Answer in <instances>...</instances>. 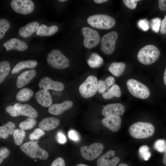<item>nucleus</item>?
Here are the masks:
<instances>
[{"mask_svg": "<svg viewBox=\"0 0 166 166\" xmlns=\"http://www.w3.org/2000/svg\"><path fill=\"white\" fill-rule=\"evenodd\" d=\"M128 131L131 136L134 138L144 139L152 136L155 128L150 123L138 122L132 124L129 127Z\"/></svg>", "mask_w": 166, "mask_h": 166, "instance_id": "f257e3e1", "label": "nucleus"}, {"mask_svg": "<svg viewBox=\"0 0 166 166\" xmlns=\"http://www.w3.org/2000/svg\"><path fill=\"white\" fill-rule=\"evenodd\" d=\"M160 52L159 49L153 45H146L139 51L137 57L140 62L148 65L155 62L159 58Z\"/></svg>", "mask_w": 166, "mask_h": 166, "instance_id": "f03ea898", "label": "nucleus"}, {"mask_svg": "<svg viewBox=\"0 0 166 166\" xmlns=\"http://www.w3.org/2000/svg\"><path fill=\"white\" fill-rule=\"evenodd\" d=\"M88 23L97 29L108 30L112 28L116 22L114 18L104 14H99L89 17L87 19Z\"/></svg>", "mask_w": 166, "mask_h": 166, "instance_id": "7ed1b4c3", "label": "nucleus"}, {"mask_svg": "<svg viewBox=\"0 0 166 166\" xmlns=\"http://www.w3.org/2000/svg\"><path fill=\"white\" fill-rule=\"evenodd\" d=\"M20 148L26 155L32 158L45 160L49 157L48 152L41 148L36 142L30 141L25 143L20 146Z\"/></svg>", "mask_w": 166, "mask_h": 166, "instance_id": "20e7f679", "label": "nucleus"}, {"mask_svg": "<svg viewBox=\"0 0 166 166\" xmlns=\"http://www.w3.org/2000/svg\"><path fill=\"white\" fill-rule=\"evenodd\" d=\"M47 61L52 67L59 69H64L69 66L70 60L60 50L54 49L48 54Z\"/></svg>", "mask_w": 166, "mask_h": 166, "instance_id": "39448f33", "label": "nucleus"}, {"mask_svg": "<svg viewBox=\"0 0 166 166\" xmlns=\"http://www.w3.org/2000/svg\"><path fill=\"white\" fill-rule=\"evenodd\" d=\"M127 88L129 93L136 97L145 99L150 95L148 88L139 81L134 79H130L127 82Z\"/></svg>", "mask_w": 166, "mask_h": 166, "instance_id": "423d86ee", "label": "nucleus"}, {"mask_svg": "<svg viewBox=\"0 0 166 166\" xmlns=\"http://www.w3.org/2000/svg\"><path fill=\"white\" fill-rule=\"evenodd\" d=\"M98 83L96 77L93 75L89 76L79 86L80 94L85 98L92 97L97 91Z\"/></svg>", "mask_w": 166, "mask_h": 166, "instance_id": "0eeeda50", "label": "nucleus"}, {"mask_svg": "<svg viewBox=\"0 0 166 166\" xmlns=\"http://www.w3.org/2000/svg\"><path fill=\"white\" fill-rule=\"evenodd\" d=\"M118 37L117 32L112 31L102 37L101 40V49L104 53L110 55L113 53Z\"/></svg>", "mask_w": 166, "mask_h": 166, "instance_id": "6e6552de", "label": "nucleus"}, {"mask_svg": "<svg viewBox=\"0 0 166 166\" xmlns=\"http://www.w3.org/2000/svg\"><path fill=\"white\" fill-rule=\"evenodd\" d=\"M103 145L100 143H95L89 146H83L80 148V153L82 157L88 160H94L102 152Z\"/></svg>", "mask_w": 166, "mask_h": 166, "instance_id": "1a4fd4ad", "label": "nucleus"}, {"mask_svg": "<svg viewBox=\"0 0 166 166\" xmlns=\"http://www.w3.org/2000/svg\"><path fill=\"white\" fill-rule=\"evenodd\" d=\"M82 32L84 37L83 45L86 48H92L99 42L100 37L97 30L89 27H83Z\"/></svg>", "mask_w": 166, "mask_h": 166, "instance_id": "9d476101", "label": "nucleus"}, {"mask_svg": "<svg viewBox=\"0 0 166 166\" xmlns=\"http://www.w3.org/2000/svg\"><path fill=\"white\" fill-rule=\"evenodd\" d=\"M10 5L15 12L23 14L31 13L34 8V4L31 0H13Z\"/></svg>", "mask_w": 166, "mask_h": 166, "instance_id": "9b49d317", "label": "nucleus"}, {"mask_svg": "<svg viewBox=\"0 0 166 166\" xmlns=\"http://www.w3.org/2000/svg\"><path fill=\"white\" fill-rule=\"evenodd\" d=\"M115 152L110 150L99 157L97 161V166H115L120 162V159L115 156Z\"/></svg>", "mask_w": 166, "mask_h": 166, "instance_id": "f8f14e48", "label": "nucleus"}, {"mask_svg": "<svg viewBox=\"0 0 166 166\" xmlns=\"http://www.w3.org/2000/svg\"><path fill=\"white\" fill-rule=\"evenodd\" d=\"M125 108L124 105L120 103L107 104L103 107L102 113L105 117L112 115L121 116L124 113Z\"/></svg>", "mask_w": 166, "mask_h": 166, "instance_id": "ddd939ff", "label": "nucleus"}, {"mask_svg": "<svg viewBox=\"0 0 166 166\" xmlns=\"http://www.w3.org/2000/svg\"><path fill=\"white\" fill-rule=\"evenodd\" d=\"M38 86L39 87L45 90H53L58 91H63L64 88L63 83L59 81H55L48 77H45L40 80Z\"/></svg>", "mask_w": 166, "mask_h": 166, "instance_id": "4468645a", "label": "nucleus"}, {"mask_svg": "<svg viewBox=\"0 0 166 166\" xmlns=\"http://www.w3.org/2000/svg\"><path fill=\"white\" fill-rule=\"evenodd\" d=\"M121 120L119 116L112 115L105 117L102 120L103 124L113 132L118 131L120 129Z\"/></svg>", "mask_w": 166, "mask_h": 166, "instance_id": "2eb2a0df", "label": "nucleus"}, {"mask_svg": "<svg viewBox=\"0 0 166 166\" xmlns=\"http://www.w3.org/2000/svg\"><path fill=\"white\" fill-rule=\"evenodd\" d=\"M73 105L70 100H66L60 103L51 105L48 108L49 113L53 115H59L71 108Z\"/></svg>", "mask_w": 166, "mask_h": 166, "instance_id": "dca6fc26", "label": "nucleus"}, {"mask_svg": "<svg viewBox=\"0 0 166 166\" xmlns=\"http://www.w3.org/2000/svg\"><path fill=\"white\" fill-rule=\"evenodd\" d=\"M6 51L16 49L19 51L26 50L28 48L26 43L22 41L17 38L9 39L3 44Z\"/></svg>", "mask_w": 166, "mask_h": 166, "instance_id": "f3484780", "label": "nucleus"}, {"mask_svg": "<svg viewBox=\"0 0 166 166\" xmlns=\"http://www.w3.org/2000/svg\"><path fill=\"white\" fill-rule=\"evenodd\" d=\"M35 98L37 102L45 107L50 106L52 102V98L49 92L47 90L41 89L35 94Z\"/></svg>", "mask_w": 166, "mask_h": 166, "instance_id": "a211bd4d", "label": "nucleus"}, {"mask_svg": "<svg viewBox=\"0 0 166 166\" xmlns=\"http://www.w3.org/2000/svg\"><path fill=\"white\" fill-rule=\"evenodd\" d=\"M60 123V120L54 117L45 118L39 123V128L43 131L52 130L58 126Z\"/></svg>", "mask_w": 166, "mask_h": 166, "instance_id": "6ab92c4d", "label": "nucleus"}, {"mask_svg": "<svg viewBox=\"0 0 166 166\" xmlns=\"http://www.w3.org/2000/svg\"><path fill=\"white\" fill-rule=\"evenodd\" d=\"M36 74V71L34 69L25 71L18 77L16 85L17 88H21L29 83Z\"/></svg>", "mask_w": 166, "mask_h": 166, "instance_id": "aec40b11", "label": "nucleus"}, {"mask_svg": "<svg viewBox=\"0 0 166 166\" xmlns=\"http://www.w3.org/2000/svg\"><path fill=\"white\" fill-rule=\"evenodd\" d=\"M39 27V23L38 22H32L21 28L19 30V34L22 37L27 38L37 31Z\"/></svg>", "mask_w": 166, "mask_h": 166, "instance_id": "412c9836", "label": "nucleus"}, {"mask_svg": "<svg viewBox=\"0 0 166 166\" xmlns=\"http://www.w3.org/2000/svg\"><path fill=\"white\" fill-rule=\"evenodd\" d=\"M19 111L20 115L30 118L34 119L38 116V113L36 110L28 104H21L19 108Z\"/></svg>", "mask_w": 166, "mask_h": 166, "instance_id": "4be33fe9", "label": "nucleus"}, {"mask_svg": "<svg viewBox=\"0 0 166 166\" xmlns=\"http://www.w3.org/2000/svg\"><path fill=\"white\" fill-rule=\"evenodd\" d=\"M58 30V27L56 25L48 27L42 24L38 28L36 34L40 36H50L56 33Z\"/></svg>", "mask_w": 166, "mask_h": 166, "instance_id": "5701e85b", "label": "nucleus"}, {"mask_svg": "<svg viewBox=\"0 0 166 166\" xmlns=\"http://www.w3.org/2000/svg\"><path fill=\"white\" fill-rule=\"evenodd\" d=\"M38 62L35 60H27L18 62L11 71L12 74H15L24 68H34L37 65Z\"/></svg>", "mask_w": 166, "mask_h": 166, "instance_id": "b1692460", "label": "nucleus"}, {"mask_svg": "<svg viewBox=\"0 0 166 166\" xmlns=\"http://www.w3.org/2000/svg\"><path fill=\"white\" fill-rule=\"evenodd\" d=\"M124 62H115L112 63L108 68L109 71L114 76L119 77L124 72L125 68Z\"/></svg>", "mask_w": 166, "mask_h": 166, "instance_id": "393cba45", "label": "nucleus"}, {"mask_svg": "<svg viewBox=\"0 0 166 166\" xmlns=\"http://www.w3.org/2000/svg\"><path fill=\"white\" fill-rule=\"evenodd\" d=\"M121 92L119 86L115 84L109 88L107 91L102 94V97L105 99H109L114 97H120Z\"/></svg>", "mask_w": 166, "mask_h": 166, "instance_id": "a878e982", "label": "nucleus"}, {"mask_svg": "<svg viewBox=\"0 0 166 166\" xmlns=\"http://www.w3.org/2000/svg\"><path fill=\"white\" fill-rule=\"evenodd\" d=\"M15 124L12 122H9L5 125L0 127V137L6 139L9 135H11L14 131Z\"/></svg>", "mask_w": 166, "mask_h": 166, "instance_id": "bb28decb", "label": "nucleus"}, {"mask_svg": "<svg viewBox=\"0 0 166 166\" xmlns=\"http://www.w3.org/2000/svg\"><path fill=\"white\" fill-rule=\"evenodd\" d=\"M34 94L33 91L28 88L21 89L16 95V100L19 101L24 102L28 101Z\"/></svg>", "mask_w": 166, "mask_h": 166, "instance_id": "cd10ccee", "label": "nucleus"}, {"mask_svg": "<svg viewBox=\"0 0 166 166\" xmlns=\"http://www.w3.org/2000/svg\"><path fill=\"white\" fill-rule=\"evenodd\" d=\"M87 62L90 67L92 68H96L100 67L102 65L103 60L102 58L97 53H93L87 61Z\"/></svg>", "mask_w": 166, "mask_h": 166, "instance_id": "c85d7f7f", "label": "nucleus"}, {"mask_svg": "<svg viewBox=\"0 0 166 166\" xmlns=\"http://www.w3.org/2000/svg\"><path fill=\"white\" fill-rule=\"evenodd\" d=\"M10 69L9 63L7 61H2L0 63V83L1 84L9 74Z\"/></svg>", "mask_w": 166, "mask_h": 166, "instance_id": "c756f323", "label": "nucleus"}, {"mask_svg": "<svg viewBox=\"0 0 166 166\" xmlns=\"http://www.w3.org/2000/svg\"><path fill=\"white\" fill-rule=\"evenodd\" d=\"M26 135L24 130L22 129H15L13 133L14 142L17 145L22 144Z\"/></svg>", "mask_w": 166, "mask_h": 166, "instance_id": "7c9ffc66", "label": "nucleus"}, {"mask_svg": "<svg viewBox=\"0 0 166 166\" xmlns=\"http://www.w3.org/2000/svg\"><path fill=\"white\" fill-rule=\"evenodd\" d=\"M36 124V120L32 118L29 117L20 123L19 127L23 130H30L33 128Z\"/></svg>", "mask_w": 166, "mask_h": 166, "instance_id": "2f4dec72", "label": "nucleus"}, {"mask_svg": "<svg viewBox=\"0 0 166 166\" xmlns=\"http://www.w3.org/2000/svg\"><path fill=\"white\" fill-rule=\"evenodd\" d=\"M10 27V24L9 21L5 18L0 19V39L4 37L6 31Z\"/></svg>", "mask_w": 166, "mask_h": 166, "instance_id": "473e14b6", "label": "nucleus"}, {"mask_svg": "<svg viewBox=\"0 0 166 166\" xmlns=\"http://www.w3.org/2000/svg\"><path fill=\"white\" fill-rule=\"evenodd\" d=\"M149 149V147L146 145H142L139 148V152L140 156L146 161L148 160L151 156V153Z\"/></svg>", "mask_w": 166, "mask_h": 166, "instance_id": "72a5a7b5", "label": "nucleus"}, {"mask_svg": "<svg viewBox=\"0 0 166 166\" xmlns=\"http://www.w3.org/2000/svg\"><path fill=\"white\" fill-rule=\"evenodd\" d=\"M154 147L156 150L159 152H164L166 149V141L163 139L157 140L154 143Z\"/></svg>", "mask_w": 166, "mask_h": 166, "instance_id": "f704fd0d", "label": "nucleus"}, {"mask_svg": "<svg viewBox=\"0 0 166 166\" xmlns=\"http://www.w3.org/2000/svg\"><path fill=\"white\" fill-rule=\"evenodd\" d=\"M45 134V132L43 130L39 128H36L30 134L29 138L31 140H38Z\"/></svg>", "mask_w": 166, "mask_h": 166, "instance_id": "c9c22d12", "label": "nucleus"}, {"mask_svg": "<svg viewBox=\"0 0 166 166\" xmlns=\"http://www.w3.org/2000/svg\"><path fill=\"white\" fill-rule=\"evenodd\" d=\"M161 23V19L158 18H154L151 20L152 29L155 33H157L159 31Z\"/></svg>", "mask_w": 166, "mask_h": 166, "instance_id": "e433bc0d", "label": "nucleus"}, {"mask_svg": "<svg viewBox=\"0 0 166 166\" xmlns=\"http://www.w3.org/2000/svg\"><path fill=\"white\" fill-rule=\"evenodd\" d=\"M6 111L11 116L16 117L20 115L19 110L17 109L14 106L9 105L6 108Z\"/></svg>", "mask_w": 166, "mask_h": 166, "instance_id": "4c0bfd02", "label": "nucleus"}, {"mask_svg": "<svg viewBox=\"0 0 166 166\" xmlns=\"http://www.w3.org/2000/svg\"><path fill=\"white\" fill-rule=\"evenodd\" d=\"M107 89L105 81L100 80L98 81L97 91L100 94L104 93Z\"/></svg>", "mask_w": 166, "mask_h": 166, "instance_id": "58836bf2", "label": "nucleus"}, {"mask_svg": "<svg viewBox=\"0 0 166 166\" xmlns=\"http://www.w3.org/2000/svg\"><path fill=\"white\" fill-rule=\"evenodd\" d=\"M68 136L70 139L75 141H78L80 140L79 134L76 131L73 130H71L68 132Z\"/></svg>", "mask_w": 166, "mask_h": 166, "instance_id": "ea45409f", "label": "nucleus"}, {"mask_svg": "<svg viewBox=\"0 0 166 166\" xmlns=\"http://www.w3.org/2000/svg\"><path fill=\"white\" fill-rule=\"evenodd\" d=\"M140 0H123L124 4L129 9L133 10L136 7L137 2Z\"/></svg>", "mask_w": 166, "mask_h": 166, "instance_id": "a19ab883", "label": "nucleus"}, {"mask_svg": "<svg viewBox=\"0 0 166 166\" xmlns=\"http://www.w3.org/2000/svg\"><path fill=\"white\" fill-rule=\"evenodd\" d=\"M9 150L6 147H2L0 148V164L2 162L4 159L6 158L9 154Z\"/></svg>", "mask_w": 166, "mask_h": 166, "instance_id": "79ce46f5", "label": "nucleus"}, {"mask_svg": "<svg viewBox=\"0 0 166 166\" xmlns=\"http://www.w3.org/2000/svg\"><path fill=\"white\" fill-rule=\"evenodd\" d=\"M149 22L145 19L140 20L138 23L139 27L144 31H146L149 28Z\"/></svg>", "mask_w": 166, "mask_h": 166, "instance_id": "37998d69", "label": "nucleus"}, {"mask_svg": "<svg viewBox=\"0 0 166 166\" xmlns=\"http://www.w3.org/2000/svg\"><path fill=\"white\" fill-rule=\"evenodd\" d=\"M50 166H65V161L62 158L59 157L53 161Z\"/></svg>", "mask_w": 166, "mask_h": 166, "instance_id": "c03bdc74", "label": "nucleus"}, {"mask_svg": "<svg viewBox=\"0 0 166 166\" xmlns=\"http://www.w3.org/2000/svg\"><path fill=\"white\" fill-rule=\"evenodd\" d=\"M57 140L58 142L61 144H64L66 141V138L65 135L61 132H58L57 135Z\"/></svg>", "mask_w": 166, "mask_h": 166, "instance_id": "a18cd8bd", "label": "nucleus"}, {"mask_svg": "<svg viewBox=\"0 0 166 166\" xmlns=\"http://www.w3.org/2000/svg\"><path fill=\"white\" fill-rule=\"evenodd\" d=\"M105 81L108 89L109 87L114 84L115 82V79L113 77L110 76L107 77Z\"/></svg>", "mask_w": 166, "mask_h": 166, "instance_id": "49530a36", "label": "nucleus"}, {"mask_svg": "<svg viewBox=\"0 0 166 166\" xmlns=\"http://www.w3.org/2000/svg\"><path fill=\"white\" fill-rule=\"evenodd\" d=\"M160 32L162 34H166V15L161 21Z\"/></svg>", "mask_w": 166, "mask_h": 166, "instance_id": "de8ad7c7", "label": "nucleus"}, {"mask_svg": "<svg viewBox=\"0 0 166 166\" xmlns=\"http://www.w3.org/2000/svg\"><path fill=\"white\" fill-rule=\"evenodd\" d=\"M159 8L162 11L166 10V0H159L158 1Z\"/></svg>", "mask_w": 166, "mask_h": 166, "instance_id": "09e8293b", "label": "nucleus"}, {"mask_svg": "<svg viewBox=\"0 0 166 166\" xmlns=\"http://www.w3.org/2000/svg\"><path fill=\"white\" fill-rule=\"evenodd\" d=\"M162 161L163 164L166 166V149L164 151Z\"/></svg>", "mask_w": 166, "mask_h": 166, "instance_id": "8fccbe9b", "label": "nucleus"}, {"mask_svg": "<svg viewBox=\"0 0 166 166\" xmlns=\"http://www.w3.org/2000/svg\"><path fill=\"white\" fill-rule=\"evenodd\" d=\"M94 2L98 4L101 3L103 2H107L108 1L107 0H94Z\"/></svg>", "mask_w": 166, "mask_h": 166, "instance_id": "3c124183", "label": "nucleus"}, {"mask_svg": "<svg viewBox=\"0 0 166 166\" xmlns=\"http://www.w3.org/2000/svg\"><path fill=\"white\" fill-rule=\"evenodd\" d=\"M163 79L164 83L166 85V67L164 73Z\"/></svg>", "mask_w": 166, "mask_h": 166, "instance_id": "603ef678", "label": "nucleus"}, {"mask_svg": "<svg viewBox=\"0 0 166 166\" xmlns=\"http://www.w3.org/2000/svg\"><path fill=\"white\" fill-rule=\"evenodd\" d=\"M76 166H89L86 165V164H77Z\"/></svg>", "mask_w": 166, "mask_h": 166, "instance_id": "864d4df0", "label": "nucleus"}, {"mask_svg": "<svg viewBox=\"0 0 166 166\" xmlns=\"http://www.w3.org/2000/svg\"><path fill=\"white\" fill-rule=\"evenodd\" d=\"M118 166H128V165L124 163H121L119 164Z\"/></svg>", "mask_w": 166, "mask_h": 166, "instance_id": "5fc2aeb1", "label": "nucleus"}, {"mask_svg": "<svg viewBox=\"0 0 166 166\" xmlns=\"http://www.w3.org/2000/svg\"><path fill=\"white\" fill-rule=\"evenodd\" d=\"M59 1L61 2H64L66 1L67 0H58Z\"/></svg>", "mask_w": 166, "mask_h": 166, "instance_id": "6e6d98bb", "label": "nucleus"}, {"mask_svg": "<svg viewBox=\"0 0 166 166\" xmlns=\"http://www.w3.org/2000/svg\"><path fill=\"white\" fill-rule=\"evenodd\" d=\"M37 161V160L36 159L34 160L35 161Z\"/></svg>", "mask_w": 166, "mask_h": 166, "instance_id": "4d7b16f0", "label": "nucleus"}]
</instances>
